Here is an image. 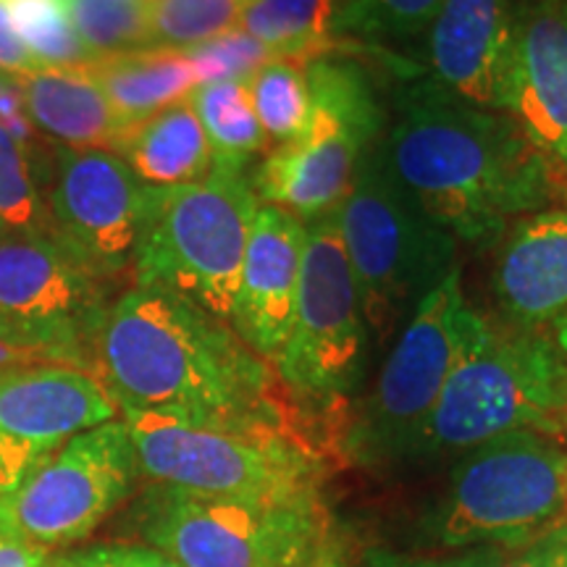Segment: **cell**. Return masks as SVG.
I'll list each match as a JSON object with an SVG mask.
<instances>
[{
    "label": "cell",
    "instance_id": "6da1fadb",
    "mask_svg": "<svg viewBox=\"0 0 567 567\" xmlns=\"http://www.w3.org/2000/svg\"><path fill=\"white\" fill-rule=\"evenodd\" d=\"M92 373L122 413L302 439L276 368L229 323L166 289L134 287L111 305Z\"/></svg>",
    "mask_w": 567,
    "mask_h": 567
},
{
    "label": "cell",
    "instance_id": "7a4b0ae2",
    "mask_svg": "<svg viewBox=\"0 0 567 567\" xmlns=\"http://www.w3.org/2000/svg\"><path fill=\"white\" fill-rule=\"evenodd\" d=\"M381 145L413 200L463 243H494L565 187L509 113L460 101L431 76L400 92Z\"/></svg>",
    "mask_w": 567,
    "mask_h": 567
},
{
    "label": "cell",
    "instance_id": "3957f363",
    "mask_svg": "<svg viewBox=\"0 0 567 567\" xmlns=\"http://www.w3.org/2000/svg\"><path fill=\"white\" fill-rule=\"evenodd\" d=\"M258 208L250 176L218 168L179 187H142L134 284L179 295L229 323Z\"/></svg>",
    "mask_w": 567,
    "mask_h": 567
},
{
    "label": "cell",
    "instance_id": "277c9868",
    "mask_svg": "<svg viewBox=\"0 0 567 567\" xmlns=\"http://www.w3.org/2000/svg\"><path fill=\"white\" fill-rule=\"evenodd\" d=\"M565 423L567 354L538 329H492L450 375L405 457L473 450L515 431L557 439Z\"/></svg>",
    "mask_w": 567,
    "mask_h": 567
},
{
    "label": "cell",
    "instance_id": "5b68a950",
    "mask_svg": "<svg viewBox=\"0 0 567 567\" xmlns=\"http://www.w3.org/2000/svg\"><path fill=\"white\" fill-rule=\"evenodd\" d=\"M337 213L368 329L389 334L455 268V237L413 200L381 137L360 161Z\"/></svg>",
    "mask_w": 567,
    "mask_h": 567
},
{
    "label": "cell",
    "instance_id": "8992f818",
    "mask_svg": "<svg viewBox=\"0 0 567 567\" xmlns=\"http://www.w3.org/2000/svg\"><path fill=\"white\" fill-rule=\"evenodd\" d=\"M567 526V452L555 436L515 431L473 450L425 530L439 547H523Z\"/></svg>",
    "mask_w": 567,
    "mask_h": 567
},
{
    "label": "cell",
    "instance_id": "52a82bcc",
    "mask_svg": "<svg viewBox=\"0 0 567 567\" xmlns=\"http://www.w3.org/2000/svg\"><path fill=\"white\" fill-rule=\"evenodd\" d=\"M140 476L182 492L237 502L321 499L323 455L284 434H243L124 413Z\"/></svg>",
    "mask_w": 567,
    "mask_h": 567
},
{
    "label": "cell",
    "instance_id": "ba28073f",
    "mask_svg": "<svg viewBox=\"0 0 567 567\" xmlns=\"http://www.w3.org/2000/svg\"><path fill=\"white\" fill-rule=\"evenodd\" d=\"M147 547L179 567H300L326 547L323 502H237L153 484L132 509Z\"/></svg>",
    "mask_w": 567,
    "mask_h": 567
},
{
    "label": "cell",
    "instance_id": "9c48e42d",
    "mask_svg": "<svg viewBox=\"0 0 567 567\" xmlns=\"http://www.w3.org/2000/svg\"><path fill=\"white\" fill-rule=\"evenodd\" d=\"M310 118L300 137L276 145L252 174L260 205L316 221L342 205L368 147L381 137L384 109L365 71L326 55L305 63Z\"/></svg>",
    "mask_w": 567,
    "mask_h": 567
},
{
    "label": "cell",
    "instance_id": "30bf717a",
    "mask_svg": "<svg viewBox=\"0 0 567 567\" xmlns=\"http://www.w3.org/2000/svg\"><path fill=\"white\" fill-rule=\"evenodd\" d=\"M492 326L463 295L460 266L436 284L415 310L381 368L350 444L365 460L405 457L410 442L434 410L450 375L481 350Z\"/></svg>",
    "mask_w": 567,
    "mask_h": 567
},
{
    "label": "cell",
    "instance_id": "8fae6325",
    "mask_svg": "<svg viewBox=\"0 0 567 567\" xmlns=\"http://www.w3.org/2000/svg\"><path fill=\"white\" fill-rule=\"evenodd\" d=\"M368 323L347 260L337 213L305 224V255L295 318L276 360L281 384L297 400H342L365 365Z\"/></svg>",
    "mask_w": 567,
    "mask_h": 567
},
{
    "label": "cell",
    "instance_id": "7c38bea8",
    "mask_svg": "<svg viewBox=\"0 0 567 567\" xmlns=\"http://www.w3.org/2000/svg\"><path fill=\"white\" fill-rule=\"evenodd\" d=\"M105 313L103 279L53 237H0V342L42 363L92 373Z\"/></svg>",
    "mask_w": 567,
    "mask_h": 567
},
{
    "label": "cell",
    "instance_id": "4fadbf2b",
    "mask_svg": "<svg viewBox=\"0 0 567 567\" xmlns=\"http://www.w3.org/2000/svg\"><path fill=\"white\" fill-rule=\"evenodd\" d=\"M137 478L130 429L109 421L42 460L3 502L0 523L40 549L80 542L130 499Z\"/></svg>",
    "mask_w": 567,
    "mask_h": 567
},
{
    "label": "cell",
    "instance_id": "5bb4252c",
    "mask_svg": "<svg viewBox=\"0 0 567 567\" xmlns=\"http://www.w3.org/2000/svg\"><path fill=\"white\" fill-rule=\"evenodd\" d=\"M142 184L111 151L53 153L48 195L51 237L97 279H111L132 264Z\"/></svg>",
    "mask_w": 567,
    "mask_h": 567
},
{
    "label": "cell",
    "instance_id": "9a60e30c",
    "mask_svg": "<svg viewBox=\"0 0 567 567\" xmlns=\"http://www.w3.org/2000/svg\"><path fill=\"white\" fill-rule=\"evenodd\" d=\"M507 113L567 187V0H520Z\"/></svg>",
    "mask_w": 567,
    "mask_h": 567
},
{
    "label": "cell",
    "instance_id": "2e32d148",
    "mask_svg": "<svg viewBox=\"0 0 567 567\" xmlns=\"http://www.w3.org/2000/svg\"><path fill=\"white\" fill-rule=\"evenodd\" d=\"M520 0H442L429 24L431 80L460 101L507 113Z\"/></svg>",
    "mask_w": 567,
    "mask_h": 567
},
{
    "label": "cell",
    "instance_id": "e0dca14e",
    "mask_svg": "<svg viewBox=\"0 0 567 567\" xmlns=\"http://www.w3.org/2000/svg\"><path fill=\"white\" fill-rule=\"evenodd\" d=\"M302 255L305 221L276 205H260L247 237L229 326L271 365L292 329Z\"/></svg>",
    "mask_w": 567,
    "mask_h": 567
},
{
    "label": "cell",
    "instance_id": "ac0fdd59",
    "mask_svg": "<svg viewBox=\"0 0 567 567\" xmlns=\"http://www.w3.org/2000/svg\"><path fill=\"white\" fill-rule=\"evenodd\" d=\"M496 258L494 292L515 326H538L567 313V210L517 218Z\"/></svg>",
    "mask_w": 567,
    "mask_h": 567
},
{
    "label": "cell",
    "instance_id": "d6986e66",
    "mask_svg": "<svg viewBox=\"0 0 567 567\" xmlns=\"http://www.w3.org/2000/svg\"><path fill=\"white\" fill-rule=\"evenodd\" d=\"M27 116L48 137L74 151H116L126 132L87 66L40 69L21 76Z\"/></svg>",
    "mask_w": 567,
    "mask_h": 567
},
{
    "label": "cell",
    "instance_id": "ffe728a7",
    "mask_svg": "<svg viewBox=\"0 0 567 567\" xmlns=\"http://www.w3.org/2000/svg\"><path fill=\"white\" fill-rule=\"evenodd\" d=\"M113 153L145 187H179L213 172L208 137L189 101L168 105L130 126Z\"/></svg>",
    "mask_w": 567,
    "mask_h": 567
},
{
    "label": "cell",
    "instance_id": "44dd1931",
    "mask_svg": "<svg viewBox=\"0 0 567 567\" xmlns=\"http://www.w3.org/2000/svg\"><path fill=\"white\" fill-rule=\"evenodd\" d=\"M87 71L101 84L113 113L124 130L145 122L168 105L187 101L197 76L187 53L176 48H140V51L105 55Z\"/></svg>",
    "mask_w": 567,
    "mask_h": 567
},
{
    "label": "cell",
    "instance_id": "7402d4cb",
    "mask_svg": "<svg viewBox=\"0 0 567 567\" xmlns=\"http://www.w3.org/2000/svg\"><path fill=\"white\" fill-rule=\"evenodd\" d=\"M342 0H245L239 30L274 59L300 63L342 51L337 21Z\"/></svg>",
    "mask_w": 567,
    "mask_h": 567
},
{
    "label": "cell",
    "instance_id": "603a6c76",
    "mask_svg": "<svg viewBox=\"0 0 567 567\" xmlns=\"http://www.w3.org/2000/svg\"><path fill=\"white\" fill-rule=\"evenodd\" d=\"M205 137H208L213 168L231 174H247V163L255 155L268 153L271 140L255 116L245 80H226L197 84L189 92Z\"/></svg>",
    "mask_w": 567,
    "mask_h": 567
},
{
    "label": "cell",
    "instance_id": "cb8c5ba5",
    "mask_svg": "<svg viewBox=\"0 0 567 567\" xmlns=\"http://www.w3.org/2000/svg\"><path fill=\"white\" fill-rule=\"evenodd\" d=\"M252 111L266 137L287 145L300 137L310 118V90L305 80V63L292 59H271L245 80Z\"/></svg>",
    "mask_w": 567,
    "mask_h": 567
},
{
    "label": "cell",
    "instance_id": "d4e9b609",
    "mask_svg": "<svg viewBox=\"0 0 567 567\" xmlns=\"http://www.w3.org/2000/svg\"><path fill=\"white\" fill-rule=\"evenodd\" d=\"M11 24L42 69L90 66L95 61L71 24L66 0H6Z\"/></svg>",
    "mask_w": 567,
    "mask_h": 567
},
{
    "label": "cell",
    "instance_id": "484cf974",
    "mask_svg": "<svg viewBox=\"0 0 567 567\" xmlns=\"http://www.w3.org/2000/svg\"><path fill=\"white\" fill-rule=\"evenodd\" d=\"M66 9L71 24L95 61L153 48L145 0H66Z\"/></svg>",
    "mask_w": 567,
    "mask_h": 567
},
{
    "label": "cell",
    "instance_id": "4316f807",
    "mask_svg": "<svg viewBox=\"0 0 567 567\" xmlns=\"http://www.w3.org/2000/svg\"><path fill=\"white\" fill-rule=\"evenodd\" d=\"M245 0H147L153 48H187L237 30Z\"/></svg>",
    "mask_w": 567,
    "mask_h": 567
},
{
    "label": "cell",
    "instance_id": "83f0119b",
    "mask_svg": "<svg viewBox=\"0 0 567 567\" xmlns=\"http://www.w3.org/2000/svg\"><path fill=\"white\" fill-rule=\"evenodd\" d=\"M0 221L9 234L51 237L48 203L34 184L32 161L24 142L0 122Z\"/></svg>",
    "mask_w": 567,
    "mask_h": 567
},
{
    "label": "cell",
    "instance_id": "f1b7e54d",
    "mask_svg": "<svg viewBox=\"0 0 567 567\" xmlns=\"http://www.w3.org/2000/svg\"><path fill=\"white\" fill-rule=\"evenodd\" d=\"M442 0H342L337 32L363 40H408L429 30Z\"/></svg>",
    "mask_w": 567,
    "mask_h": 567
},
{
    "label": "cell",
    "instance_id": "f546056e",
    "mask_svg": "<svg viewBox=\"0 0 567 567\" xmlns=\"http://www.w3.org/2000/svg\"><path fill=\"white\" fill-rule=\"evenodd\" d=\"M184 53L193 63L197 84L247 80L252 71H258L266 61L274 59L258 40L239 30V27L208 42H200V45L187 48Z\"/></svg>",
    "mask_w": 567,
    "mask_h": 567
},
{
    "label": "cell",
    "instance_id": "4dcf8cb0",
    "mask_svg": "<svg viewBox=\"0 0 567 567\" xmlns=\"http://www.w3.org/2000/svg\"><path fill=\"white\" fill-rule=\"evenodd\" d=\"M59 567H179L163 551L140 544H105L53 559Z\"/></svg>",
    "mask_w": 567,
    "mask_h": 567
},
{
    "label": "cell",
    "instance_id": "1f68e13d",
    "mask_svg": "<svg viewBox=\"0 0 567 567\" xmlns=\"http://www.w3.org/2000/svg\"><path fill=\"white\" fill-rule=\"evenodd\" d=\"M40 69V63L32 59V53L27 51L24 42L19 40L17 30H13L6 0H0V71L21 80V76H30Z\"/></svg>",
    "mask_w": 567,
    "mask_h": 567
},
{
    "label": "cell",
    "instance_id": "d6a6232c",
    "mask_svg": "<svg viewBox=\"0 0 567 567\" xmlns=\"http://www.w3.org/2000/svg\"><path fill=\"white\" fill-rule=\"evenodd\" d=\"M481 567H551L549 538H538L523 547H488Z\"/></svg>",
    "mask_w": 567,
    "mask_h": 567
},
{
    "label": "cell",
    "instance_id": "836d02e7",
    "mask_svg": "<svg viewBox=\"0 0 567 567\" xmlns=\"http://www.w3.org/2000/svg\"><path fill=\"white\" fill-rule=\"evenodd\" d=\"M48 551L24 542L0 523V567H45Z\"/></svg>",
    "mask_w": 567,
    "mask_h": 567
},
{
    "label": "cell",
    "instance_id": "e575fe53",
    "mask_svg": "<svg viewBox=\"0 0 567 567\" xmlns=\"http://www.w3.org/2000/svg\"><path fill=\"white\" fill-rule=\"evenodd\" d=\"M488 547H471L457 557H436V559H408L394 555H375L365 567H481L486 559Z\"/></svg>",
    "mask_w": 567,
    "mask_h": 567
},
{
    "label": "cell",
    "instance_id": "d590c367",
    "mask_svg": "<svg viewBox=\"0 0 567 567\" xmlns=\"http://www.w3.org/2000/svg\"><path fill=\"white\" fill-rule=\"evenodd\" d=\"M547 538H549L551 567H567V526L551 530Z\"/></svg>",
    "mask_w": 567,
    "mask_h": 567
},
{
    "label": "cell",
    "instance_id": "8d00e7d4",
    "mask_svg": "<svg viewBox=\"0 0 567 567\" xmlns=\"http://www.w3.org/2000/svg\"><path fill=\"white\" fill-rule=\"evenodd\" d=\"M30 363H42V360L0 342V371H6V368H13V365H30Z\"/></svg>",
    "mask_w": 567,
    "mask_h": 567
},
{
    "label": "cell",
    "instance_id": "74e56055",
    "mask_svg": "<svg viewBox=\"0 0 567 567\" xmlns=\"http://www.w3.org/2000/svg\"><path fill=\"white\" fill-rule=\"evenodd\" d=\"M300 567H342V565H339V563H337V559H334V557H331V551L323 547L321 551H318V555H313V557H310V559H308V563H302Z\"/></svg>",
    "mask_w": 567,
    "mask_h": 567
},
{
    "label": "cell",
    "instance_id": "f35d334b",
    "mask_svg": "<svg viewBox=\"0 0 567 567\" xmlns=\"http://www.w3.org/2000/svg\"><path fill=\"white\" fill-rule=\"evenodd\" d=\"M555 329H557V339L555 342L559 344V350L567 354V313L563 318H557L555 321Z\"/></svg>",
    "mask_w": 567,
    "mask_h": 567
},
{
    "label": "cell",
    "instance_id": "ab89813d",
    "mask_svg": "<svg viewBox=\"0 0 567 567\" xmlns=\"http://www.w3.org/2000/svg\"><path fill=\"white\" fill-rule=\"evenodd\" d=\"M6 92H9V87H6V82H3V76H0V97L6 95Z\"/></svg>",
    "mask_w": 567,
    "mask_h": 567
},
{
    "label": "cell",
    "instance_id": "60d3db41",
    "mask_svg": "<svg viewBox=\"0 0 567 567\" xmlns=\"http://www.w3.org/2000/svg\"><path fill=\"white\" fill-rule=\"evenodd\" d=\"M6 234H9V229H6V224L0 221V237H6Z\"/></svg>",
    "mask_w": 567,
    "mask_h": 567
},
{
    "label": "cell",
    "instance_id": "b9f144b4",
    "mask_svg": "<svg viewBox=\"0 0 567 567\" xmlns=\"http://www.w3.org/2000/svg\"><path fill=\"white\" fill-rule=\"evenodd\" d=\"M45 567H59L55 563H45Z\"/></svg>",
    "mask_w": 567,
    "mask_h": 567
},
{
    "label": "cell",
    "instance_id": "7bdbcfd3",
    "mask_svg": "<svg viewBox=\"0 0 567 567\" xmlns=\"http://www.w3.org/2000/svg\"><path fill=\"white\" fill-rule=\"evenodd\" d=\"M565 434H567V423H565Z\"/></svg>",
    "mask_w": 567,
    "mask_h": 567
},
{
    "label": "cell",
    "instance_id": "ee69618b",
    "mask_svg": "<svg viewBox=\"0 0 567 567\" xmlns=\"http://www.w3.org/2000/svg\"><path fill=\"white\" fill-rule=\"evenodd\" d=\"M145 3H147V0H145Z\"/></svg>",
    "mask_w": 567,
    "mask_h": 567
}]
</instances>
